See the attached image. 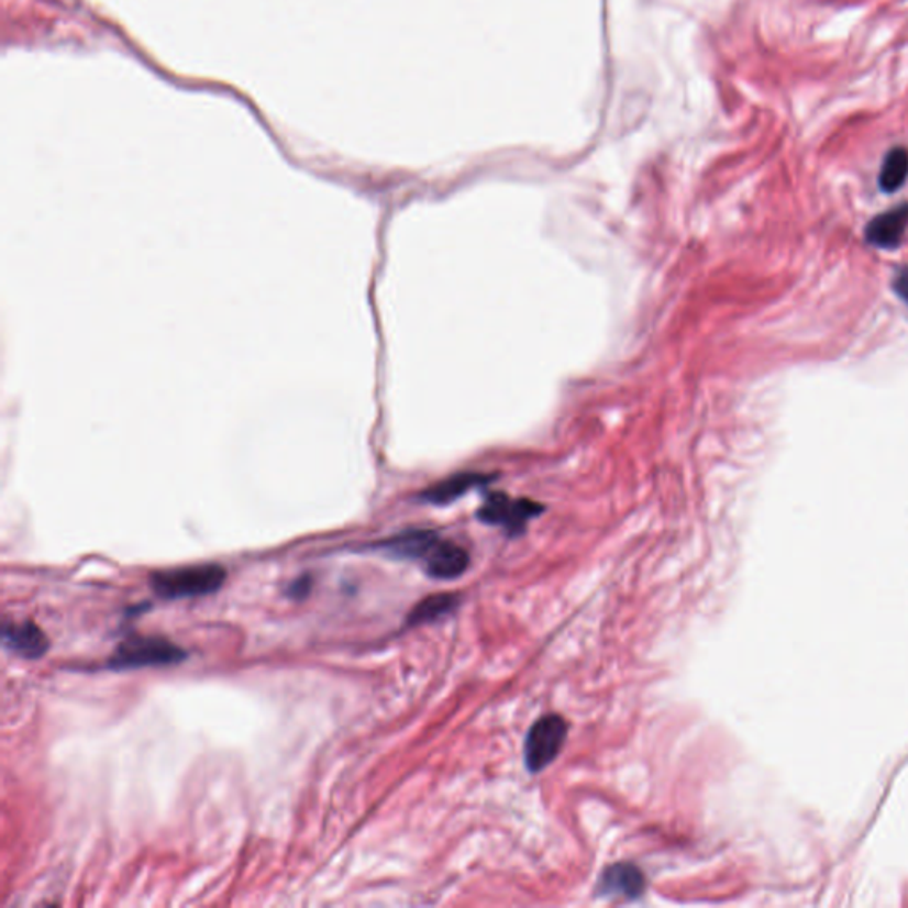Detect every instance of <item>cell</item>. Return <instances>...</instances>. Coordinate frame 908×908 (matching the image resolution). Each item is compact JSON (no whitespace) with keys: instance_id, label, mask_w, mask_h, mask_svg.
<instances>
[{"instance_id":"2","label":"cell","mask_w":908,"mask_h":908,"mask_svg":"<svg viewBox=\"0 0 908 908\" xmlns=\"http://www.w3.org/2000/svg\"><path fill=\"white\" fill-rule=\"evenodd\" d=\"M184 658H187V652L166 639L132 635L115 647L114 655L109 661V667L111 669H139V667L179 664Z\"/></svg>"},{"instance_id":"1","label":"cell","mask_w":908,"mask_h":908,"mask_svg":"<svg viewBox=\"0 0 908 908\" xmlns=\"http://www.w3.org/2000/svg\"><path fill=\"white\" fill-rule=\"evenodd\" d=\"M225 580V569L219 565L187 566V568L156 572L150 586L164 600L204 597L219 591Z\"/></svg>"},{"instance_id":"14","label":"cell","mask_w":908,"mask_h":908,"mask_svg":"<svg viewBox=\"0 0 908 908\" xmlns=\"http://www.w3.org/2000/svg\"><path fill=\"white\" fill-rule=\"evenodd\" d=\"M895 291L899 299L908 306V268L899 270L895 277Z\"/></svg>"},{"instance_id":"9","label":"cell","mask_w":908,"mask_h":908,"mask_svg":"<svg viewBox=\"0 0 908 908\" xmlns=\"http://www.w3.org/2000/svg\"><path fill=\"white\" fill-rule=\"evenodd\" d=\"M491 479H494V477L488 476V474H454V476L445 477L441 483H436L433 487L428 488L427 491H422L421 499L427 500L430 505H450L453 500L465 496L468 490L483 487V485L490 483Z\"/></svg>"},{"instance_id":"4","label":"cell","mask_w":908,"mask_h":908,"mask_svg":"<svg viewBox=\"0 0 908 908\" xmlns=\"http://www.w3.org/2000/svg\"><path fill=\"white\" fill-rule=\"evenodd\" d=\"M545 511L540 502L529 499H513V497L491 491L477 510V520L488 525L505 529L510 536H519L528 528L532 519Z\"/></svg>"},{"instance_id":"10","label":"cell","mask_w":908,"mask_h":908,"mask_svg":"<svg viewBox=\"0 0 908 908\" xmlns=\"http://www.w3.org/2000/svg\"><path fill=\"white\" fill-rule=\"evenodd\" d=\"M436 540H439L436 532L419 529V531L401 532L398 536L389 538L386 542L378 543V549L399 560L422 561L428 552L432 551Z\"/></svg>"},{"instance_id":"12","label":"cell","mask_w":908,"mask_h":908,"mask_svg":"<svg viewBox=\"0 0 908 908\" xmlns=\"http://www.w3.org/2000/svg\"><path fill=\"white\" fill-rule=\"evenodd\" d=\"M458 606L459 598L456 595H432V597L424 598L421 604L413 607L409 616V624L410 627H418V624L441 620L444 616L454 612V609Z\"/></svg>"},{"instance_id":"6","label":"cell","mask_w":908,"mask_h":908,"mask_svg":"<svg viewBox=\"0 0 908 908\" xmlns=\"http://www.w3.org/2000/svg\"><path fill=\"white\" fill-rule=\"evenodd\" d=\"M424 569L430 577L436 580H453L464 575L470 565L467 551L450 540L439 538L432 551L424 557Z\"/></svg>"},{"instance_id":"8","label":"cell","mask_w":908,"mask_h":908,"mask_svg":"<svg viewBox=\"0 0 908 908\" xmlns=\"http://www.w3.org/2000/svg\"><path fill=\"white\" fill-rule=\"evenodd\" d=\"M2 641L5 647L11 650L14 655L23 656L29 661L40 658L48 652V639L37 624L33 621H25V623H5L2 629Z\"/></svg>"},{"instance_id":"13","label":"cell","mask_w":908,"mask_h":908,"mask_svg":"<svg viewBox=\"0 0 908 908\" xmlns=\"http://www.w3.org/2000/svg\"><path fill=\"white\" fill-rule=\"evenodd\" d=\"M311 587L312 578L309 577V575H303V577L297 578V580L288 587V595L291 598L308 597Z\"/></svg>"},{"instance_id":"7","label":"cell","mask_w":908,"mask_h":908,"mask_svg":"<svg viewBox=\"0 0 908 908\" xmlns=\"http://www.w3.org/2000/svg\"><path fill=\"white\" fill-rule=\"evenodd\" d=\"M908 228V204L876 215L866 228V240L873 247L893 251L904 240Z\"/></svg>"},{"instance_id":"5","label":"cell","mask_w":908,"mask_h":908,"mask_svg":"<svg viewBox=\"0 0 908 908\" xmlns=\"http://www.w3.org/2000/svg\"><path fill=\"white\" fill-rule=\"evenodd\" d=\"M646 889V878L638 866L629 863L612 864L601 873L597 895L604 898L635 899Z\"/></svg>"},{"instance_id":"11","label":"cell","mask_w":908,"mask_h":908,"mask_svg":"<svg viewBox=\"0 0 908 908\" xmlns=\"http://www.w3.org/2000/svg\"><path fill=\"white\" fill-rule=\"evenodd\" d=\"M908 178V150L904 146H896L887 152L886 158L882 162L878 185L886 193L896 192L904 187Z\"/></svg>"},{"instance_id":"3","label":"cell","mask_w":908,"mask_h":908,"mask_svg":"<svg viewBox=\"0 0 908 908\" xmlns=\"http://www.w3.org/2000/svg\"><path fill=\"white\" fill-rule=\"evenodd\" d=\"M568 737V724L563 717L545 716L531 726L525 743H523V760L532 774L545 771L546 766L555 762L561 749Z\"/></svg>"}]
</instances>
